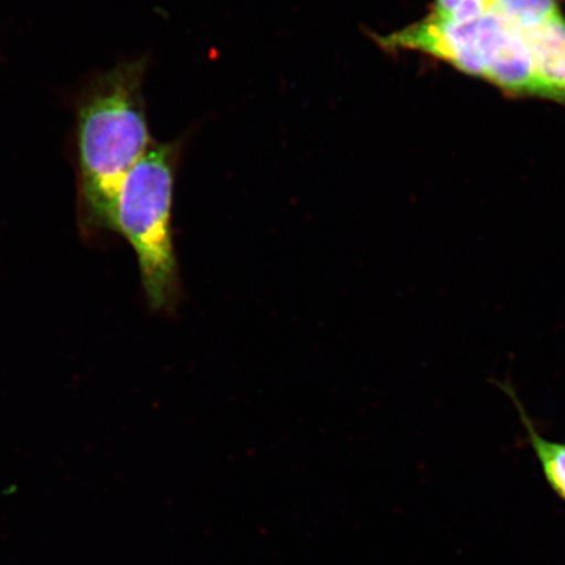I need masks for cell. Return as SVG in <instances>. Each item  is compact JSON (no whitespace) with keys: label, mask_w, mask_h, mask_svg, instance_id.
I'll return each mask as SVG.
<instances>
[{"label":"cell","mask_w":565,"mask_h":565,"mask_svg":"<svg viewBox=\"0 0 565 565\" xmlns=\"http://www.w3.org/2000/svg\"><path fill=\"white\" fill-rule=\"evenodd\" d=\"M493 384L511 399L518 409L520 422L526 433V441L539 459L543 477L550 489L565 503V441L550 440L540 433L511 381L493 380Z\"/></svg>","instance_id":"cell-6"},{"label":"cell","mask_w":565,"mask_h":565,"mask_svg":"<svg viewBox=\"0 0 565 565\" xmlns=\"http://www.w3.org/2000/svg\"><path fill=\"white\" fill-rule=\"evenodd\" d=\"M478 21L458 23L433 15L387 35H376L385 51H415L450 63L469 75L483 77L484 63L479 47Z\"/></svg>","instance_id":"cell-3"},{"label":"cell","mask_w":565,"mask_h":565,"mask_svg":"<svg viewBox=\"0 0 565 565\" xmlns=\"http://www.w3.org/2000/svg\"><path fill=\"white\" fill-rule=\"evenodd\" d=\"M175 158V146H152L127 174L113 214L111 231L136 250L141 286L154 310L171 308L179 294L172 232Z\"/></svg>","instance_id":"cell-2"},{"label":"cell","mask_w":565,"mask_h":565,"mask_svg":"<svg viewBox=\"0 0 565 565\" xmlns=\"http://www.w3.org/2000/svg\"><path fill=\"white\" fill-rule=\"evenodd\" d=\"M145 63H122L98 76L77 111L82 230L111 231L122 183L152 147L143 100Z\"/></svg>","instance_id":"cell-1"},{"label":"cell","mask_w":565,"mask_h":565,"mask_svg":"<svg viewBox=\"0 0 565 565\" xmlns=\"http://www.w3.org/2000/svg\"><path fill=\"white\" fill-rule=\"evenodd\" d=\"M508 26L522 33L557 15L556 0H493L491 12Z\"/></svg>","instance_id":"cell-7"},{"label":"cell","mask_w":565,"mask_h":565,"mask_svg":"<svg viewBox=\"0 0 565 565\" xmlns=\"http://www.w3.org/2000/svg\"><path fill=\"white\" fill-rule=\"evenodd\" d=\"M524 35L551 100L565 104V20L557 13Z\"/></svg>","instance_id":"cell-5"},{"label":"cell","mask_w":565,"mask_h":565,"mask_svg":"<svg viewBox=\"0 0 565 565\" xmlns=\"http://www.w3.org/2000/svg\"><path fill=\"white\" fill-rule=\"evenodd\" d=\"M493 0H436L435 15L458 23H471L491 12Z\"/></svg>","instance_id":"cell-8"},{"label":"cell","mask_w":565,"mask_h":565,"mask_svg":"<svg viewBox=\"0 0 565 565\" xmlns=\"http://www.w3.org/2000/svg\"><path fill=\"white\" fill-rule=\"evenodd\" d=\"M479 47L484 63V79L512 95L551 98L536 74L524 33L492 15L478 21Z\"/></svg>","instance_id":"cell-4"}]
</instances>
